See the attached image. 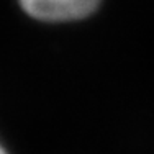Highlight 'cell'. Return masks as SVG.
Listing matches in <instances>:
<instances>
[{"instance_id": "cell-1", "label": "cell", "mask_w": 154, "mask_h": 154, "mask_svg": "<svg viewBox=\"0 0 154 154\" xmlns=\"http://www.w3.org/2000/svg\"><path fill=\"white\" fill-rule=\"evenodd\" d=\"M28 17L43 23H71L94 15L102 0H18Z\"/></svg>"}, {"instance_id": "cell-2", "label": "cell", "mask_w": 154, "mask_h": 154, "mask_svg": "<svg viewBox=\"0 0 154 154\" xmlns=\"http://www.w3.org/2000/svg\"><path fill=\"white\" fill-rule=\"evenodd\" d=\"M0 154H8V152H7V149H5V148H3V146H2V144H0Z\"/></svg>"}]
</instances>
